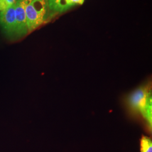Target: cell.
I'll list each match as a JSON object with an SVG mask.
<instances>
[{
    "label": "cell",
    "instance_id": "1",
    "mask_svg": "<svg viewBox=\"0 0 152 152\" xmlns=\"http://www.w3.org/2000/svg\"><path fill=\"white\" fill-rule=\"evenodd\" d=\"M152 82L148 78L122 98L128 117L139 123L149 134L152 129Z\"/></svg>",
    "mask_w": 152,
    "mask_h": 152
},
{
    "label": "cell",
    "instance_id": "2",
    "mask_svg": "<svg viewBox=\"0 0 152 152\" xmlns=\"http://www.w3.org/2000/svg\"><path fill=\"white\" fill-rule=\"evenodd\" d=\"M28 32H31L42 25L50 16L48 0H31L26 9Z\"/></svg>",
    "mask_w": 152,
    "mask_h": 152
},
{
    "label": "cell",
    "instance_id": "3",
    "mask_svg": "<svg viewBox=\"0 0 152 152\" xmlns=\"http://www.w3.org/2000/svg\"><path fill=\"white\" fill-rule=\"evenodd\" d=\"M15 4L0 12V27L4 35L10 40H15Z\"/></svg>",
    "mask_w": 152,
    "mask_h": 152
},
{
    "label": "cell",
    "instance_id": "4",
    "mask_svg": "<svg viewBox=\"0 0 152 152\" xmlns=\"http://www.w3.org/2000/svg\"><path fill=\"white\" fill-rule=\"evenodd\" d=\"M31 0H18L15 4V15L16 21L15 39L26 36L28 33L26 9Z\"/></svg>",
    "mask_w": 152,
    "mask_h": 152
},
{
    "label": "cell",
    "instance_id": "5",
    "mask_svg": "<svg viewBox=\"0 0 152 152\" xmlns=\"http://www.w3.org/2000/svg\"><path fill=\"white\" fill-rule=\"evenodd\" d=\"M51 13H62L71 9L68 0H48Z\"/></svg>",
    "mask_w": 152,
    "mask_h": 152
},
{
    "label": "cell",
    "instance_id": "6",
    "mask_svg": "<svg viewBox=\"0 0 152 152\" xmlns=\"http://www.w3.org/2000/svg\"><path fill=\"white\" fill-rule=\"evenodd\" d=\"M140 152H152V141L151 137L142 135L140 141Z\"/></svg>",
    "mask_w": 152,
    "mask_h": 152
},
{
    "label": "cell",
    "instance_id": "7",
    "mask_svg": "<svg viewBox=\"0 0 152 152\" xmlns=\"http://www.w3.org/2000/svg\"><path fill=\"white\" fill-rule=\"evenodd\" d=\"M18 0H0V12L13 5Z\"/></svg>",
    "mask_w": 152,
    "mask_h": 152
},
{
    "label": "cell",
    "instance_id": "8",
    "mask_svg": "<svg viewBox=\"0 0 152 152\" xmlns=\"http://www.w3.org/2000/svg\"><path fill=\"white\" fill-rule=\"evenodd\" d=\"M71 7H73L77 5H82L85 0H68Z\"/></svg>",
    "mask_w": 152,
    "mask_h": 152
}]
</instances>
